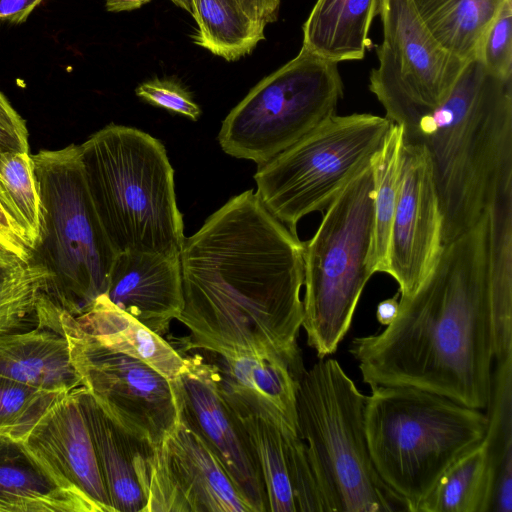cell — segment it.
<instances>
[{"instance_id": "d590c367", "label": "cell", "mask_w": 512, "mask_h": 512, "mask_svg": "<svg viewBox=\"0 0 512 512\" xmlns=\"http://www.w3.org/2000/svg\"><path fill=\"white\" fill-rule=\"evenodd\" d=\"M136 95L144 101L183 115L193 121L201 115L200 107L179 83L166 79H153L138 85Z\"/></svg>"}, {"instance_id": "b9f144b4", "label": "cell", "mask_w": 512, "mask_h": 512, "mask_svg": "<svg viewBox=\"0 0 512 512\" xmlns=\"http://www.w3.org/2000/svg\"><path fill=\"white\" fill-rule=\"evenodd\" d=\"M151 0H105L106 9L110 12L131 11L138 9Z\"/></svg>"}, {"instance_id": "836d02e7", "label": "cell", "mask_w": 512, "mask_h": 512, "mask_svg": "<svg viewBox=\"0 0 512 512\" xmlns=\"http://www.w3.org/2000/svg\"><path fill=\"white\" fill-rule=\"evenodd\" d=\"M67 392L47 391L0 378V437L23 440L30 428L55 401Z\"/></svg>"}, {"instance_id": "74e56055", "label": "cell", "mask_w": 512, "mask_h": 512, "mask_svg": "<svg viewBox=\"0 0 512 512\" xmlns=\"http://www.w3.org/2000/svg\"><path fill=\"white\" fill-rule=\"evenodd\" d=\"M0 249L19 259L30 262L32 252L19 235L17 229L0 206Z\"/></svg>"}, {"instance_id": "603a6c76", "label": "cell", "mask_w": 512, "mask_h": 512, "mask_svg": "<svg viewBox=\"0 0 512 512\" xmlns=\"http://www.w3.org/2000/svg\"><path fill=\"white\" fill-rule=\"evenodd\" d=\"M77 394L114 512H143L145 500L133 466L136 438L117 427L84 387Z\"/></svg>"}, {"instance_id": "cb8c5ba5", "label": "cell", "mask_w": 512, "mask_h": 512, "mask_svg": "<svg viewBox=\"0 0 512 512\" xmlns=\"http://www.w3.org/2000/svg\"><path fill=\"white\" fill-rule=\"evenodd\" d=\"M488 280L493 355H512V192L487 211Z\"/></svg>"}, {"instance_id": "4316f807", "label": "cell", "mask_w": 512, "mask_h": 512, "mask_svg": "<svg viewBox=\"0 0 512 512\" xmlns=\"http://www.w3.org/2000/svg\"><path fill=\"white\" fill-rule=\"evenodd\" d=\"M487 409L483 439L493 469L489 512H512V355L496 361Z\"/></svg>"}, {"instance_id": "7bdbcfd3", "label": "cell", "mask_w": 512, "mask_h": 512, "mask_svg": "<svg viewBox=\"0 0 512 512\" xmlns=\"http://www.w3.org/2000/svg\"><path fill=\"white\" fill-rule=\"evenodd\" d=\"M170 1L173 2L176 6L184 9L185 11H187L188 13L193 15L192 0H170Z\"/></svg>"}, {"instance_id": "8fae6325", "label": "cell", "mask_w": 512, "mask_h": 512, "mask_svg": "<svg viewBox=\"0 0 512 512\" xmlns=\"http://www.w3.org/2000/svg\"><path fill=\"white\" fill-rule=\"evenodd\" d=\"M378 15L383 38L376 47L378 67L371 70L369 90L385 117L407 129L445 101L465 62L437 42L411 0H382Z\"/></svg>"}, {"instance_id": "4fadbf2b", "label": "cell", "mask_w": 512, "mask_h": 512, "mask_svg": "<svg viewBox=\"0 0 512 512\" xmlns=\"http://www.w3.org/2000/svg\"><path fill=\"white\" fill-rule=\"evenodd\" d=\"M184 355L171 381L180 418L218 457L252 512H268V498L252 445L229 402L218 365Z\"/></svg>"}, {"instance_id": "ab89813d", "label": "cell", "mask_w": 512, "mask_h": 512, "mask_svg": "<svg viewBox=\"0 0 512 512\" xmlns=\"http://www.w3.org/2000/svg\"><path fill=\"white\" fill-rule=\"evenodd\" d=\"M44 0H0V20L11 23L26 21L31 12Z\"/></svg>"}, {"instance_id": "f1b7e54d", "label": "cell", "mask_w": 512, "mask_h": 512, "mask_svg": "<svg viewBox=\"0 0 512 512\" xmlns=\"http://www.w3.org/2000/svg\"><path fill=\"white\" fill-rule=\"evenodd\" d=\"M403 127L391 123L371 160L373 178V227L368 267L372 274H388L389 241L401 181Z\"/></svg>"}, {"instance_id": "ffe728a7", "label": "cell", "mask_w": 512, "mask_h": 512, "mask_svg": "<svg viewBox=\"0 0 512 512\" xmlns=\"http://www.w3.org/2000/svg\"><path fill=\"white\" fill-rule=\"evenodd\" d=\"M0 378L54 392L83 387L65 335L40 325L0 334Z\"/></svg>"}, {"instance_id": "9a60e30c", "label": "cell", "mask_w": 512, "mask_h": 512, "mask_svg": "<svg viewBox=\"0 0 512 512\" xmlns=\"http://www.w3.org/2000/svg\"><path fill=\"white\" fill-rule=\"evenodd\" d=\"M442 248V216L430 159L422 146L403 140L388 256V274L398 283L400 298H409L418 290Z\"/></svg>"}, {"instance_id": "f546056e", "label": "cell", "mask_w": 512, "mask_h": 512, "mask_svg": "<svg viewBox=\"0 0 512 512\" xmlns=\"http://www.w3.org/2000/svg\"><path fill=\"white\" fill-rule=\"evenodd\" d=\"M198 29L193 42L227 61L250 54L265 39V26L248 17L232 0H192Z\"/></svg>"}, {"instance_id": "6da1fadb", "label": "cell", "mask_w": 512, "mask_h": 512, "mask_svg": "<svg viewBox=\"0 0 512 512\" xmlns=\"http://www.w3.org/2000/svg\"><path fill=\"white\" fill-rule=\"evenodd\" d=\"M304 244L254 191L232 197L185 238L179 259L190 334L182 352L266 353L299 374Z\"/></svg>"}, {"instance_id": "52a82bcc", "label": "cell", "mask_w": 512, "mask_h": 512, "mask_svg": "<svg viewBox=\"0 0 512 512\" xmlns=\"http://www.w3.org/2000/svg\"><path fill=\"white\" fill-rule=\"evenodd\" d=\"M41 227L31 261L50 274L48 293L76 315L104 294L118 254L92 202L80 145L31 155Z\"/></svg>"}, {"instance_id": "8992f818", "label": "cell", "mask_w": 512, "mask_h": 512, "mask_svg": "<svg viewBox=\"0 0 512 512\" xmlns=\"http://www.w3.org/2000/svg\"><path fill=\"white\" fill-rule=\"evenodd\" d=\"M365 402L366 396L335 359H320L299 380L297 430L306 444L325 512L408 511L371 460Z\"/></svg>"}, {"instance_id": "4dcf8cb0", "label": "cell", "mask_w": 512, "mask_h": 512, "mask_svg": "<svg viewBox=\"0 0 512 512\" xmlns=\"http://www.w3.org/2000/svg\"><path fill=\"white\" fill-rule=\"evenodd\" d=\"M0 206L32 252L40 234L41 207L29 152L0 153Z\"/></svg>"}, {"instance_id": "60d3db41", "label": "cell", "mask_w": 512, "mask_h": 512, "mask_svg": "<svg viewBox=\"0 0 512 512\" xmlns=\"http://www.w3.org/2000/svg\"><path fill=\"white\" fill-rule=\"evenodd\" d=\"M399 293L394 297L381 301L376 308V318L382 325H389L397 316L399 311Z\"/></svg>"}, {"instance_id": "2e32d148", "label": "cell", "mask_w": 512, "mask_h": 512, "mask_svg": "<svg viewBox=\"0 0 512 512\" xmlns=\"http://www.w3.org/2000/svg\"><path fill=\"white\" fill-rule=\"evenodd\" d=\"M224 390L260 466L269 511L325 512L307 447L298 431L276 426Z\"/></svg>"}, {"instance_id": "3957f363", "label": "cell", "mask_w": 512, "mask_h": 512, "mask_svg": "<svg viewBox=\"0 0 512 512\" xmlns=\"http://www.w3.org/2000/svg\"><path fill=\"white\" fill-rule=\"evenodd\" d=\"M403 140L430 159L444 245L512 192V78L489 73L478 58L466 62L445 101L403 129Z\"/></svg>"}, {"instance_id": "1f68e13d", "label": "cell", "mask_w": 512, "mask_h": 512, "mask_svg": "<svg viewBox=\"0 0 512 512\" xmlns=\"http://www.w3.org/2000/svg\"><path fill=\"white\" fill-rule=\"evenodd\" d=\"M49 272L40 264L25 262L0 249V334L21 331L36 315L37 302L48 293Z\"/></svg>"}, {"instance_id": "7402d4cb", "label": "cell", "mask_w": 512, "mask_h": 512, "mask_svg": "<svg viewBox=\"0 0 512 512\" xmlns=\"http://www.w3.org/2000/svg\"><path fill=\"white\" fill-rule=\"evenodd\" d=\"M382 0H317L303 24L302 47L318 57L342 62L364 58L372 21Z\"/></svg>"}, {"instance_id": "5bb4252c", "label": "cell", "mask_w": 512, "mask_h": 512, "mask_svg": "<svg viewBox=\"0 0 512 512\" xmlns=\"http://www.w3.org/2000/svg\"><path fill=\"white\" fill-rule=\"evenodd\" d=\"M78 389L57 397L17 443L81 512H114Z\"/></svg>"}, {"instance_id": "ac0fdd59", "label": "cell", "mask_w": 512, "mask_h": 512, "mask_svg": "<svg viewBox=\"0 0 512 512\" xmlns=\"http://www.w3.org/2000/svg\"><path fill=\"white\" fill-rule=\"evenodd\" d=\"M163 446L190 512H252L221 461L180 416Z\"/></svg>"}, {"instance_id": "8d00e7d4", "label": "cell", "mask_w": 512, "mask_h": 512, "mask_svg": "<svg viewBox=\"0 0 512 512\" xmlns=\"http://www.w3.org/2000/svg\"><path fill=\"white\" fill-rule=\"evenodd\" d=\"M28 151L25 121L0 91V153Z\"/></svg>"}, {"instance_id": "7a4b0ae2", "label": "cell", "mask_w": 512, "mask_h": 512, "mask_svg": "<svg viewBox=\"0 0 512 512\" xmlns=\"http://www.w3.org/2000/svg\"><path fill=\"white\" fill-rule=\"evenodd\" d=\"M349 352L370 387L412 386L486 409L493 341L487 213L443 245L433 270L383 331L356 337Z\"/></svg>"}, {"instance_id": "f35d334b", "label": "cell", "mask_w": 512, "mask_h": 512, "mask_svg": "<svg viewBox=\"0 0 512 512\" xmlns=\"http://www.w3.org/2000/svg\"><path fill=\"white\" fill-rule=\"evenodd\" d=\"M248 17L266 26L277 20L281 0H232Z\"/></svg>"}, {"instance_id": "d6986e66", "label": "cell", "mask_w": 512, "mask_h": 512, "mask_svg": "<svg viewBox=\"0 0 512 512\" xmlns=\"http://www.w3.org/2000/svg\"><path fill=\"white\" fill-rule=\"evenodd\" d=\"M220 357L218 367L228 392L276 426L297 430V388L301 374L273 354L245 352Z\"/></svg>"}, {"instance_id": "e575fe53", "label": "cell", "mask_w": 512, "mask_h": 512, "mask_svg": "<svg viewBox=\"0 0 512 512\" xmlns=\"http://www.w3.org/2000/svg\"><path fill=\"white\" fill-rule=\"evenodd\" d=\"M477 58L489 73L512 78V0H505L489 25Z\"/></svg>"}, {"instance_id": "30bf717a", "label": "cell", "mask_w": 512, "mask_h": 512, "mask_svg": "<svg viewBox=\"0 0 512 512\" xmlns=\"http://www.w3.org/2000/svg\"><path fill=\"white\" fill-rule=\"evenodd\" d=\"M343 92L338 63L301 47L230 111L218 142L232 157L265 164L335 115Z\"/></svg>"}, {"instance_id": "484cf974", "label": "cell", "mask_w": 512, "mask_h": 512, "mask_svg": "<svg viewBox=\"0 0 512 512\" xmlns=\"http://www.w3.org/2000/svg\"><path fill=\"white\" fill-rule=\"evenodd\" d=\"M0 511H77L17 442L0 437Z\"/></svg>"}, {"instance_id": "44dd1931", "label": "cell", "mask_w": 512, "mask_h": 512, "mask_svg": "<svg viewBox=\"0 0 512 512\" xmlns=\"http://www.w3.org/2000/svg\"><path fill=\"white\" fill-rule=\"evenodd\" d=\"M74 318L82 331L103 345L145 362L170 381L182 370V352L116 307L104 294Z\"/></svg>"}, {"instance_id": "5b68a950", "label": "cell", "mask_w": 512, "mask_h": 512, "mask_svg": "<svg viewBox=\"0 0 512 512\" xmlns=\"http://www.w3.org/2000/svg\"><path fill=\"white\" fill-rule=\"evenodd\" d=\"M364 426L378 475L419 512L448 467L484 438L487 415L420 388L379 385L366 396Z\"/></svg>"}, {"instance_id": "9c48e42d", "label": "cell", "mask_w": 512, "mask_h": 512, "mask_svg": "<svg viewBox=\"0 0 512 512\" xmlns=\"http://www.w3.org/2000/svg\"><path fill=\"white\" fill-rule=\"evenodd\" d=\"M391 122L370 113L333 115L259 165L255 194L291 232L306 215L325 210L379 150Z\"/></svg>"}, {"instance_id": "83f0119b", "label": "cell", "mask_w": 512, "mask_h": 512, "mask_svg": "<svg viewBox=\"0 0 512 512\" xmlns=\"http://www.w3.org/2000/svg\"><path fill=\"white\" fill-rule=\"evenodd\" d=\"M493 469L482 439L443 473L419 512H488Z\"/></svg>"}, {"instance_id": "7c38bea8", "label": "cell", "mask_w": 512, "mask_h": 512, "mask_svg": "<svg viewBox=\"0 0 512 512\" xmlns=\"http://www.w3.org/2000/svg\"><path fill=\"white\" fill-rule=\"evenodd\" d=\"M59 322L82 385L106 416L131 436L161 444L179 419L171 381L82 331L64 307Z\"/></svg>"}, {"instance_id": "e0dca14e", "label": "cell", "mask_w": 512, "mask_h": 512, "mask_svg": "<svg viewBox=\"0 0 512 512\" xmlns=\"http://www.w3.org/2000/svg\"><path fill=\"white\" fill-rule=\"evenodd\" d=\"M179 255L118 253L104 295L116 307L163 336L184 308Z\"/></svg>"}, {"instance_id": "d6a6232c", "label": "cell", "mask_w": 512, "mask_h": 512, "mask_svg": "<svg viewBox=\"0 0 512 512\" xmlns=\"http://www.w3.org/2000/svg\"><path fill=\"white\" fill-rule=\"evenodd\" d=\"M133 466L145 500L143 512H190L169 467L163 442L152 445L136 438Z\"/></svg>"}, {"instance_id": "ba28073f", "label": "cell", "mask_w": 512, "mask_h": 512, "mask_svg": "<svg viewBox=\"0 0 512 512\" xmlns=\"http://www.w3.org/2000/svg\"><path fill=\"white\" fill-rule=\"evenodd\" d=\"M325 211L313 237L303 243L302 327L319 359L336 352L373 275L367 264L373 227L371 163Z\"/></svg>"}, {"instance_id": "277c9868", "label": "cell", "mask_w": 512, "mask_h": 512, "mask_svg": "<svg viewBox=\"0 0 512 512\" xmlns=\"http://www.w3.org/2000/svg\"><path fill=\"white\" fill-rule=\"evenodd\" d=\"M80 149L92 202L115 251L180 254L183 217L164 145L142 130L111 123Z\"/></svg>"}, {"instance_id": "d4e9b609", "label": "cell", "mask_w": 512, "mask_h": 512, "mask_svg": "<svg viewBox=\"0 0 512 512\" xmlns=\"http://www.w3.org/2000/svg\"><path fill=\"white\" fill-rule=\"evenodd\" d=\"M422 22L451 55L477 58L482 39L505 0H411Z\"/></svg>"}]
</instances>
